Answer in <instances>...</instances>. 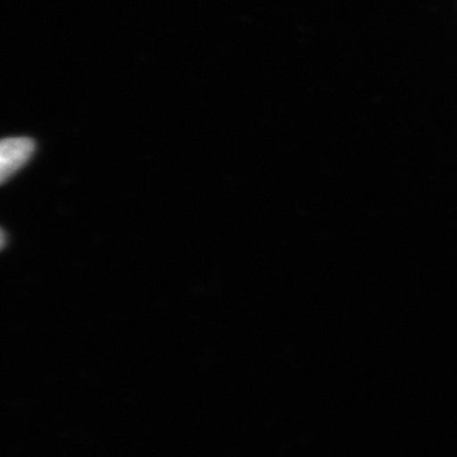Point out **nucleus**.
<instances>
[{
	"instance_id": "nucleus-2",
	"label": "nucleus",
	"mask_w": 457,
	"mask_h": 457,
	"mask_svg": "<svg viewBox=\"0 0 457 457\" xmlns=\"http://www.w3.org/2000/svg\"><path fill=\"white\" fill-rule=\"evenodd\" d=\"M5 245V233L2 231V248H4Z\"/></svg>"
},
{
	"instance_id": "nucleus-1",
	"label": "nucleus",
	"mask_w": 457,
	"mask_h": 457,
	"mask_svg": "<svg viewBox=\"0 0 457 457\" xmlns=\"http://www.w3.org/2000/svg\"><path fill=\"white\" fill-rule=\"evenodd\" d=\"M35 149V141L29 137H8L3 140L0 145V182H7L21 168L25 167Z\"/></svg>"
}]
</instances>
